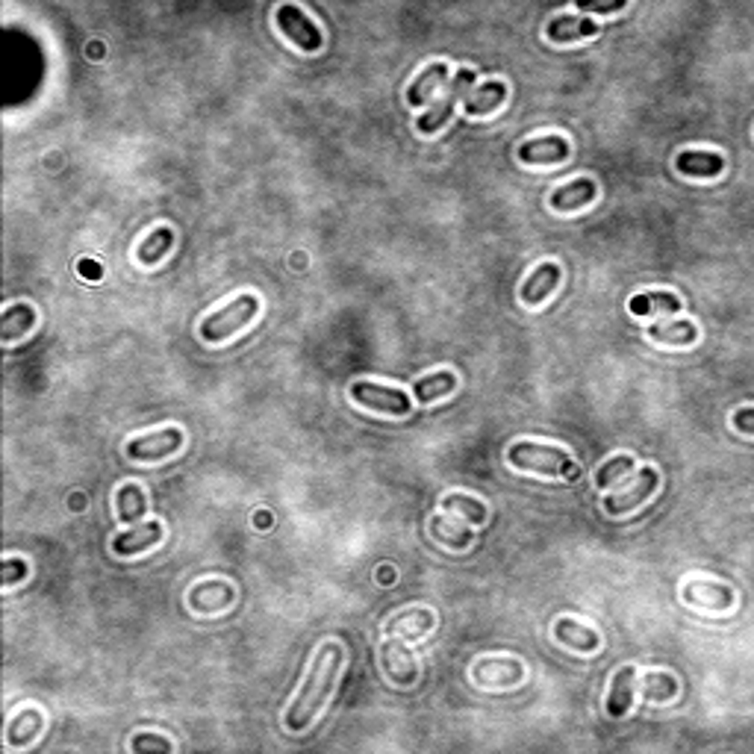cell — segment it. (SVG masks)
<instances>
[{
  "label": "cell",
  "mask_w": 754,
  "mask_h": 754,
  "mask_svg": "<svg viewBox=\"0 0 754 754\" xmlns=\"http://www.w3.org/2000/svg\"><path fill=\"white\" fill-rule=\"evenodd\" d=\"M601 24H596L593 18H575V15H560L548 24V39L557 42V45H566V42H575V39H586V36H598Z\"/></svg>",
  "instance_id": "5bb4252c"
},
{
  "label": "cell",
  "mask_w": 754,
  "mask_h": 754,
  "mask_svg": "<svg viewBox=\"0 0 754 754\" xmlns=\"http://www.w3.org/2000/svg\"><path fill=\"white\" fill-rule=\"evenodd\" d=\"M631 469H634V460H631V457H616V460L605 463V466L598 469L596 484H598L601 489H607L610 484H616L625 472H631Z\"/></svg>",
  "instance_id": "83f0119b"
},
{
  "label": "cell",
  "mask_w": 754,
  "mask_h": 754,
  "mask_svg": "<svg viewBox=\"0 0 754 754\" xmlns=\"http://www.w3.org/2000/svg\"><path fill=\"white\" fill-rule=\"evenodd\" d=\"M21 577H27V563L18 560V557H9L4 560V586H15V581H21Z\"/></svg>",
  "instance_id": "f546056e"
},
{
  "label": "cell",
  "mask_w": 754,
  "mask_h": 754,
  "mask_svg": "<svg viewBox=\"0 0 754 754\" xmlns=\"http://www.w3.org/2000/svg\"><path fill=\"white\" fill-rule=\"evenodd\" d=\"M257 312H260V301L254 295H239L228 307H221L219 312H212V316L200 321V336H204V342H224L236 331H242Z\"/></svg>",
  "instance_id": "7a4b0ae2"
},
{
  "label": "cell",
  "mask_w": 754,
  "mask_h": 754,
  "mask_svg": "<svg viewBox=\"0 0 754 754\" xmlns=\"http://www.w3.org/2000/svg\"><path fill=\"white\" fill-rule=\"evenodd\" d=\"M657 484H660V474L655 469H643L637 474V484L627 489V493L613 495V498L605 501V510L610 513V516H622V513L634 510L637 504H643V501L657 489Z\"/></svg>",
  "instance_id": "ba28073f"
},
{
  "label": "cell",
  "mask_w": 754,
  "mask_h": 754,
  "mask_svg": "<svg viewBox=\"0 0 754 754\" xmlns=\"http://www.w3.org/2000/svg\"><path fill=\"white\" fill-rule=\"evenodd\" d=\"M278 27L283 36H289V39L295 42L298 50H304V54H316V50H321V30L307 18V12L304 9H298L295 4H286L278 9Z\"/></svg>",
  "instance_id": "277c9868"
},
{
  "label": "cell",
  "mask_w": 754,
  "mask_h": 754,
  "mask_svg": "<svg viewBox=\"0 0 754 754\" xmlns=\"http://www.w3.org/2000/svg\"><path fill=\"white\" fill-rule=\"evenodd\" d=\"M162 539V525L159 522H145L139 527H133V531H124L112 539V548H116V555H136V551H145L150 545H157Z\"/></svg>",
  "instance_id": "9a60e30c"
},
{
  "label": "cell",
  "mask_w": 754,
  "mask_h": 754,
  "mask_svg": "<svg viewBox=\"0 0 754 754\" xmlns=\"http://www.w3.org/2000/svg\"><path fill=\"white\" fill-rule=\"evenodd\" d=\"M596 195H598V186L589 178H581V180H572V183L555 188V192H551V207L557 212H572L577 207L593 204Z\"/></svg>",
  "instance_id": "8fae6325"
},
{
  "label": "cell",
  "mask_w": 754,
  "mask_h": 754,
  "mask_svg": "<svg viewBox=\"0 0 754 754\" xmlns=\"http://www.w3.org/2000/svg\"><path fill=\"white\" fill-rule=\"evenodd\" d=\"M701 589H705V596H698L693 593V589H684V598L689 601V605H696V607H708V610H725V607H731V589L728 586H716V584H698Z\"/></svg>",
  "instance_id": "cb8c5ba5"
},
{
  "label": "cell",
  "mask_w": 754,
  "mask_h": 754,
  "mask_svg": "<svg viewBox=\"0 0 754 754\" xmlns=\"http://www.w3.org/2000/svg\"><path fill=\"white\" fill-rule=\"evenodd\" d=\"M118 513H121V519L124 522H139L142 519V513H145V493L139 486H121L118 489Z\"/></svg>",
  "instance_id": "d4e9b609"
},
{
  "label": "cell",
  "mask_w": 754,
  "mask_h": 754,
  "mask_svg": "<svg viewBox=\"0 0 754 754\" xmlns=\"http://www.w3.org/2000/svg\"><path fill=\"white\" fill-rule=\"evenodd\" d=\"M183 445V433L178 427H166V431L159 433H150V436H139L127 443V457L130 460H162L174 454Z\"/></svg>",
  "instance_id": "8992f818"
},
{
  "label": "cell",
  "mask_w": 754,
  "mask_h": 754,
  "mask_svg": "<svg viewBox=\"0 0 754 754\" xmlns=\"http://www.w3.org/2000/svg\"><path fill=\"white\" fill-rule=\"evenodd\" d=\"M174 245V230L171 228H157L154 233H150L145 242L139 245V250H136V257H139V262H145V266H157L159 260H166V254L171 250Z\"/></svg>",
  "instance_id": "603a6c76"
},
{
  "label": "cell",
  "mask_w": 754,
  "mask_h": 754,
  "mask_svg": "<svg viewBox=\"0 0 754 754\" xmlns=\"http://www.w3.org/2000/svg\"><path fill=\"white\" fill-rule=\"evenodd\" d=\"M555 634H557V639H563L566 646H572L577 651H596L598 648V634L593 631V627H584V625H577L572 619H560L555 625Z\"/></svg>",
  "instance_id": "44dd1931"
},
{
  "label": "cell",
  "mask_w": 754,
  "mask_h": 754,
  "mask_svg": "<svg viewBox=\"0 0 754 754\" xmlns=\"http://www.w3.org/2000/svg\"><path fill=\"white\" fill-rule=\"evenodd\" d=\"M648 336L666 345H693L698 339V331L693 321H657L648 328Z\"/></svg>",
  "instance_id": "d6986e66"
},
{
  "label": "cell",
  "mask_w": 754,
  "mask_h": 754,
  "mask_svg": "<svg viewBox=\"0 0 754 754\" xmlns=\"http://www.w3.org/2000/svg\"><path fill=\"white\" fill-rule=\"evenodd\" d=\"M734 424H737V431L754 433V407H739L734 413Z\"/></svg>",
  "instance_id": "d6a6232c"
},
{
  "label": "cell",
  "mask_w": 754,
  "mask_h": 754,
  "mask_svg": "<svg viewBox=\"0 0 754 754\" xmlns=\"http://www.w3.org/2000/svg\"><path fill=\"white\" fill-rule=\"evenodd\" d=\"M507 457L513 466H519L525 472H536V474H551V477H566V481H577L581 477V469L577 463L566 454V451L555 448V445H536V443H516L510 445Z\"/></svg>",
  "instance_id": "6da1fadb"
},
{
  "label": "cell",
  "mask_w": 754,
  "mask_h": 754,
  "mask_svg": "<svg viewBox=\"0 0 754 754\" xmlns=\"http://www.w3.org/2000/svg\"><path fill=\"white\" fill-rule=\"evenodd\" d=\"M634 678H637V669H634V666H622V669L613 675V681H610V696H607V713L613 716V719H619V716H625L627 708L634 705Z\"/></svg>",
  "instance_id": "4fadbf2b"
},
{
  "label": "cell",
  "mask_w": 754,
  "mask_h": 754,
  "mask_svg": "<svg viewBox=\"0 0 754 754\" xmlns=\"http://www.w3.org/2000/svg\"><path fill=\"white\" fill-rule=\"evenodd\" d=\"M581 12H619L627 6V0H575Z\"/></svg>",
  "instance_id": "f1b7e54d"
},
{
  "label": "cell",
  "mask_w": 754,
  "mask_h": 754,
  "mask_svg": "<svg viewBox=\"0 0 754 754\" xmlns=\"http://www.w3.org/2000/svg\"><path fill=\"white\" fill-rule=\"evenodd\" d=\"M443 504H445V510H463V513H466V519H472V525H484L486 522V507L481 504V501H474L472 495L454 493V495H448Z\"/></svg>",
  "instance_id": "484cf974"
},
{
  "label": "cell",
  "mask_w": 754,
  "mask_h": 754,
  "mask_svg": "<svg viewBox=\"0 0 754 754\" xmlns=\"http://www.w3.org/2000/svg\"><path fill=\"white\" fill-rule=\"evenodd\" d=\"M454 386H457V377L454 374H451V372H436V374H427V377H422V381H416L413 392H416V398L422 401V404H431V401L443 398L448 392H454Z\"/></svg>",
  "instance_id": "7402d4cb"
},
{
  "label": "cell",
  "mask_w": 754,
  "mask_h": 754,
  "mask_svg": "<svg viewBox=\"0 0 754 754\" xmlns=\"http://www.w3.org/2000/svg\"><path fill=\"white\" fill-rule=\"evenodd\" d=\"M474 74H477V71H472V68H460V71L454 74V80H451L445 97L439 100L436 107L427 109L424 116L419 118V130H422V133H436V130L443 127V124H445L451 116H454V107L460 104L463 97H469V95H472Z\"/></svg>",
  "instance_id": "3957f363"
},
{
  "label": "cell",
  "mask_w": 754,
  "mask_h": 754,
  "mask_svg": "<svg viewBox=\"0 0 754 754\" xmlns=\"http://www.w3.org/2000/svg\"><path fill=\"white\" fill-rule=\"evenodd\" d=\"M504 100H507V86L498 80H489L484 86H477V89H472V95L466 97V116L469 118L489 116V112H495Z\"/></svg>",
  "instance_id": "7c38bea8"
},
{
  "label": "cell",
  "mask_w": 754,
  "mask_h": 754,
  "mask_svg": "<svg viewBox=\"0 0 754 754\" xmlns=\"http://www.w3.org/2000/svg\"><path fill=\"white\" fill-rule=\"evenodd\" d=\"M643 693L651 701H663V698H672L678 693V684H675V678H669V675H648L646 684H643Z\"/></svg>",
  "instance_id": "4316f807"
},
{
  "label": "cell",
  "mask_w": 754,
  "mask_h": 754,
  "mask_svg": "<svg viewBox=\"0 0 754 754\" xmlns=\"http://www.w3.org/2000/svg\"><path fill=\"white\" fill-rule=\"evenodd\" d=\"M448 80V66L445 62H436V66H431V68H424L419 77H416V83L410 86L407 89V104L410 107H422L427 97H431V92L436 89V86H443Z\"/></svg>",
  "instance_id": "ac0fdd59"
},
{
  "label": "cell",
  "mask_w": 754,
  "mask_h": 754,
  "mask_svg": "<svg viewBox=\"0 0 754 754\" xmlns=\"http://www.w3.org/2000/svg\"><path fill=\"white\" fill-rule=\"evenodd\" d=\"M36 324V312L30 304H12L6 307L4 319H0V339L4 342H15V339L27 336Z\"/></svg>",
  "instance_id": "e0dca14e"
},
{
  "label": "cell",
  "mask_w": 754,
  "mask_h": 754,
  "mask_svg": "<svg viewBox=\"0 0 754 754\" xmlns=\"http://www.w3.org/2000/svg\"><path fill=\"white\" fill-rule=\"evenodd\" d=\"M133 751H148V749H157V751H171V743L162 737H154V734H145V737H133Z\"/></svg>",
  "instance_id": "4dcf8cb0"
},
{
  "label": "cell",
  "mask_w": 754,
  "mask_h": 754,
  "mask_svg": "<svg viewBox=\"0 0 754 754\" xmlns=\"http://www.w3.org/2000/svg\"><path fill=\"white\" fill-rule=\"evenodd\" d=\"M569 157V145L560 136H545V139H531L519 148V159L527 166H551Z\"/></svg>",
  "instance_id": "9c48e42d"
},
{
  "label": "cell",
  "mask_w": 754,
  "mask_h": 754,
  "mask_svg": "<svg viewBox=\"0 0 754 754\" xmlns=\"http://www.w3.org/2000/svg\"><path fill=\"white\" fill-rule=\"evenodd\" d=\"M560 278H563L560 266H555V262H543V266H539L531 278L522 283V301L527 307L543 304V301L557 289Z\"/></svg>",
  "instance_id": "30bf717a"
},
{
  "label": "cell",
  "mask_w": 754,
  "mask_h": 754,
  "mask_svg": "<svg viewBox=\"0 0 754 754\" xmlns=\"http://www.w3.org/2000/svg\"><path fill=\"white\" fill-rule=\"evenodd\" d=\"M331 651H333V643L321 646L319 657L312 660V669H310V675H307V681H304V687H301V693H298V698H295V705L289 708V716H286L289 731H304V713H307V705H310L312 693H316V687L321 684V675H324V669H328V660H324V657H328Z\"/></svg>",
  "instance_id": "52a82bcc"
},
{
  "label": "cell",
  "mask_w": 754,
  "mask_h": 754,
  "mask_svg": "<svg viewBox=\"0 0 754 754\" xmlns=\"http://www.w3.org/2000/svg\"><path fill=\"white\" fill-rule=\"evenodd\" d=\"M351 395H354L357 404L377 410V413H392V416H407L410 413V398L401 392V389H389V386H377L372 381H357L351 386Z\"/></svg>",
  "instance_id": "5b68a950"
},
{
  "label": "cell",
  "mask_w": 754,
  "mask_h": 754,
  "mask_svg": "<svg viewBox=\"0 0 754 754\" xmlns=\"http://www.w3.org/2000/svg\"><path fill=\"white\" fill-rule=\"evenodd\" d=\"M675 166L687 178H716L725 168V159L719 154H708V150H684L675 159Z\"/></svg>",
  "instance_id": "2e32d148"
},
{
  "label": "cell",
  "mask_w": 754,
  "mask_h": 754,
  "mask_svg": "<svg viewBox=\"0 0 754 754\" xmlns=\"http://www.w3.org/2000/svg\"><path fill=\"white\" fill-rule=\"evenodd\" d=\"M77 271H80V278L83 280H89V283H97L100 278H104V266L95 260H80L77 262Z\"/></svg>",
  "instance_id": "1f68e13d"
},
{
  "label": "cell",
  "mask_w": 754,
  "mask_h": 754,
  "mask_svg": "<svg viewBox=\"0 0 754 754\" xmlns=\"http://www.w3.org/2000/svg\"><path fill=\"white\" fill-rule=\"evenodd\" d=\"M627 310L634 312V316H651V312H678L681 310V301L672 292H643V295H634Z\"/></svg>",
  "instance_id": "ffe728a7"
}]
</instances>
